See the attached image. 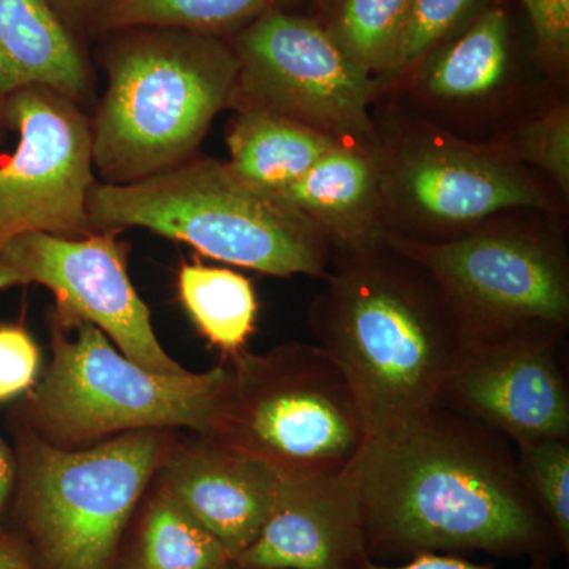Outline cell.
Returning a JSON list of instances; mask_svg holds the SVG:
<instances>
[{"instance_id": "1", "label": "cell", "mask_w": 569, "mask_h": 569, "mask_svg": "<svg viewBox=\"0 0 569 569\" xmlns=\"http://www.w3.org/2000/svg\"><path fill=\"white\" fill-rule=\"evenodd\" d=\"M365 509L369 560L485 552L548 559L556 535L496 430L436 406L370 437L350 468Z\"/></svg>"}, {"instance_id": "2", "label": "cell", "mask_w": 569, "mask_h": 569, "mask_svg": "<svg viewBox=\"0 0 569 569\" xmlns=\"http://www.w3.org/2000/svg\"><path fill=\"white\" fill-rule=\"evenodd\" d=\"M310 307L318 347L350 381L370 437L437 406L448 378L470 353L466 326L421 266L383 242L339 254Z\"/></svg>"}, {"instance_id": "3", "label": "cell", "mask_w": 569, "mask_h": 569, "mask_svg": "<svg viewBox=\"0 0 569 569\" xmlns=\"http://www.w3.org/2000/svg\"><path fill=\"white\" fill-rule=\"evenodd\" d=\"M88 217L92 233L144 228L263 274L328 276L332 244L323 230L219 160H187L132 183L93 182Z\"/></svg>"}, {"instance_id": "4", "label": "cell", "mask_w": 569, "mask_h": 569, "mask_svg": "<svg viewBox=\"0 0 569 569\" xmlns=\"http://www.w3.org/2000/svg\"><path fill=\"white\" fill-rule=\"evenodd\" d=\"M121 33L91 127L93 167L108 183L142 181L187 162L234 100L239 74L233 48L217 37L160 28Z\"/></svg>"}, {"instance_id": "5", "label": "cell", "mask_w": 569, "mask_h": 569, "mask_svg": "<svg viewBox=\"0 0 569 569\" xmlns=\"http://www.w3.org/2000/svg\"><path fill=\"white\" fill-rule=\"evenodd\" d=\"M51 336V365L13 415L51 447L88 448L134 430L216 432L230 365L182 376L152 372L116 350L99 328L58 307Z\"/></svg>"}, {"instance_id": "6", "label": "cell", "mask_w": 569, "mask_h": 569, "mask_svg": "<svg viewBox=\"0 0 569 569\" xmlns=\"http://www.w3.org/2000/svg\"><path fill=\"white\" fill-rule=\"evenodd\" d=\"M17 479L3 530L36 569H112L138 500L171 445L134 430L81 449L51 447L13 419Z\"/></svg>"}, {"instance_id": "7", "label": "cell", "mask_w": 569, "mask_h": 569, "mask_svg": "<svg viewBox=\"0 0 569 569\" xmlns=\"http://www.w3.org/2000/svg\"><path fill=\"white\" fill-rule=\"evenodd\" d=\"M212 440L263 463L279 481L350 470L370 438L361 403L323 348L288 342L230 359Z\"/></svg>"}, {"instance_id": "8", "label": "cell", "mask_w": 569, "mask_h": 569, "mask_svg": "<svg viewBox=\"0 0 569 569\" xmlns=\"http://www.w3.org/2000/svg\"><path fill=\"white\" fill-rule=\"evenodd\" d=\"M385 242L432 277L473 346L531 323L568 328V258L552 236L479 228L447 241H418L388 231Z\"/></svg>"}, {"instance_id": "9", "label": "cell", "mask_w": 569, "mask_h": 569, "mask_svg": "<svg viewBox=\"0 0 569 569\" xmlns=\"http://www.w3.org/2000/svg\"><path fill=\"white\" fill-rule=\"evenodd\" d=\"M236 97L337 141L373 138L372 74L356 66L325 26L274 9L239 33Z\"/></svg>"}, {"instance_id": "10", "label": "cell", "mask_w": 569, "mask_h": 569, "mask_svg": "<svg viewBox=\"0 0 569 569\" xmlns=\"http://www.w3.org/2000/svg\"><path fill=\"white\" fill-rule=\"evenodd\" d=\"M18 146L0 163V246L26 233L91 234L92 132L77 103L52 89H20L2 111Z\"/></svg>"}, {"instance_id": "11", "label": "cell", "mask_w": 569, "mask_h": 569, "mask_svg": "<svg viewBox=\"0 0 569 569\" xmlns=\"http://www.w3.org/2000/svg\"><path fill=\"white\" fill-rule=\"evenodd\" d=\"M116 234L17 236L0 246V291L41 284L56 296L58 309L99 328L137 365L163 376H182L187 370L153 332L151 312L127 274Z\"/></svg>"}, {"instance_id": "12", "label": "cell", "mask_w": 569, "mask_h": 569, "mask_svg": "<svg viewBox=\"0 0 569 569\" xmlns=\"http://www.w3.org/2000/svg\"><path fill=\"white\" fill-rule=\"evenodd\" d=\"M568 328L520 326L471 347L437 406L496 430L516 447L569 440V387L560 348Z\"/></svg>"}, {"instance_id": "13", "label": "cell", "mask_w": 569, "mask_h": 569, "mask_svg": "<svg viewBox=\"0 0 569 569\" xmlns=\"http://www.w3.org/2000/svg\"><path fill=\"white\" fill-rule=\"evenodd\" d=\"M381 181L385 208L391 201L422 228L458 236L498 212L549 208L541 187L503 153L438 138L400 149Z\"/></svg>"}, {"instance_id": "14", "label": "cell", "mask_w": 569, "mask_h": 569, "mask_svg": "<svg viewBox=\"0 0 569 569\" xmlns=\"http://www.w3.org/2000/svg\"><path fill=\"white\" fill-rule=\"evenodd\" d=\"M365 509L350 470L277 482L260 535L233 561L242 569H361Z\"/></svg>"}, {"instance_id": "15", "label": "cell", "mask_w": 569, "mask_h": 569, "mask_svg": "<svg viewBox=\"0 0 569 569\" xmlns=\"http://www.w3.org/2000/svg\"><path fill=\"white\" fill-rule=\"evenodd\" d=\"M159 470L160 488L197 519L233 561L263 529L279 482L263 463L203 436L181 448L171 447Z\"/></svg>"}, {"instance_id": "16", "label": "cell", "mask_w": 569, "mask_h": 569, "mask_svg": "<svg viewBox=\"0 0 569 569\" xmlns=\"http://www.w3.org/2000/svg\"><path fill=\"white\" fill-rule=\"evenodd\" d=\"M279 197L321 228L339 254L370 252L385 242L381 164L359 144L337 142Z\"/></svg>"}, {"instance_id": "17", "label": "cell", "mask_w": 569, "mask_h": 569, "mask_svg": "<svg viewBox=\"0 0 569 569\" xmlns=\"http://www.w3.org/2000/svg\"><path fill=\"white\" fill-rule=\"evenodd\" d=\"M32 86L77 100L88 86L81 52L44 0H0V126L11 93Z\"/></svg>"}, {"instance_id": "18", "label": "cell", "mask_w": 569, "mask_h": 569, "mask_svg": "<svg viewBox=\"0 0 569 569\" xmlns=\"http://www.w3.org/2000/svg\"><path fill=\"white\" fill-rule=\"evenodd\" d=\"M337 141L305 123L261 110L242 107L228 133L230 170L239 179L263 190L280 194L305 178Z\"/></svg>"}, {"instance_id": "19", "label": "cell", "mask_w": 569, "mask_h": 569, "mask_svg": "<svg viewBox=\"0 0 569 569\" xmlns=\"http://www.w3.org/2000/svg\"><path fill=\"white\" fill-rule=\"evenodd\" d=\"M509 21L501 9H489L448 43L422 71L421 89L447 102L481 99L507 77Z\"/></svg>"}, {"instance_id": "20", "label": "cell", "mask_w": 569, "mask_h": 569, "mask_svg": "<svg viewBox=\"0 0 569 569\" xmlns=\"http://www.w3.org/2000/svg\"><path fill=\"white\" fill-rule=\"evenodd\" d=\"M179 296L197 328L228 359L246 350L258 313L249 279L227 268L186 264L179 272Z\"/></svg>"}, {"instance_id": "21", "label": "cell", "mask_w": 569, "mask_h": 569, "mask_svg": "<svg viewBox=\"0 0 569 569\" xmlns=\"http://www.w3.org/2000/svg\"><path fill=\"white\" fill-rule=\"evenodd\" d=\"M280 0H108L96 24L104 32L127 29H178L217 37L246 29Z\"/></svg>"}, {"instance_id": "22", "label": "cell", "mask_w": 569, "mask_h": 569, "mask_svg": "<svg viewBox=\"0 0 569 569\" xmlns=\"http://www.w3.org/2000/svg\"><path fill=\"white\" fill-rule=\"evenodd\" d=\"M230 553L162 488L141 523L126 569H228Z\"/></svg>"}, {"instance_id": "23", "label": "cell", "mask_w": 569, "mask_h": 569, "mask_svg": "<svg viewBox=\"0 0 569 569\" xmlns=\"http://www.w3.org/2000/svg\"><path fill=\"white\" fill-rule=\"evenodd\" d=\"M331 3L335 11L325 28L340 50L367 73H387L406 28L411 0H332Z\"/></svg>"}, {"instance_id": "24", "label": "cell", "mask_w": 569, "mask_h": 569, "mask_svg": "<svg viewBox=\"0 0 569 569\" xmlns=\"http://www.w3.org/2000/svg\"><path fill=\"white\" fill-rule=\"evenodd\" d=\"M520 477L556 535L561 552H569V440L550 438L516 447Z\"/></svg>"}, {"instance_id": "25", "label": "cell", "mask_w": 569, "mask_h": 569, "mask_svg": "<svg viewBox=\"0 0 569 569\" xmlns=\"http://www.w3.org/2000/svg\"><path fill=\"white\" fill-rule=\"evenodd\" d=\"M475 0H411L406 28L389 63V78L413 69L466 20Z\"/></svg>"}, {"instance_id": "26", "label": "cell", "mask_w": 569, "mask_h": 569, "mask_svg": "<svg viewBox=\"0 0 569 569\" xmlns=\"http://www.w3.org/2000/svg\"><path fill=\"white\" fill-rule=\"evenodd\" d=\"M515 153L535 164L569 193V110L567 104L527 122L515 140Z\"/></svg>"}, {"instance_id": "27", "label": "cell", "mask_w": 569, "mask_h": 569, "mask_svg": "<svg viewBox=\"0 0 569 569\" xmlns=\"http://www.w3.org/2000/svg\"><path fill=\"white\" fill-rule=\"evenodd\" d=\"M40 348L20 325H0V403L26 396L37 385Z\"/></svg>"}, {"instance_id": "28", "label": "cell", "mask_w": 569, "mask_h": 569, "mask_svg": "<svg viewBox=\"0 0 569 569\" xmlns=\"http://www.w3.org/2000/svg\"><path fill=\"white\" fill-rule=\"evenodd\" d=\"M537 39L541 61L563 70L569 59V0H522Z\"/></svg>"}, {"instance_id": "29", "label": "cell", "mask_w": 569, "mask_h": 569, "mask_svg": "<svg viewBox=\"0 0 569 569\" xmlns=\"http://www.w3.org/2000/svg\"><path fill=\"white\" fill-rule=\"evenodd\" d=\"M361 569H493L486 565H477L473 561L460 559V557L449 556V553H426V556L415 557L406 563L391 565L378 563V561H367ZM527 569H552V560L535 559L530 560Z\"/></svg>"}, {"instance_id": "30", "label": "cell", "mask_w": 569, "mask_h": 569, "mask_svg": "<svg viewBox=\"0 0 569 569\" xmlns=\"http://www.w3.org/2000/svg\"><path fill=\"white\" fill-rule=\"evenodd\" d=\"M14 479H17V456L0 437V531H3Z\"/></svg>"}, {"instance_id": "31", "label": "cell", "mask_w": 569, "mask_h": 569, "mask_svg": "<svg viewBox=\"0 0 569 569\" xmlns=\"http://www.w3.org/2000/svg\"><path fill=\"white\" fill-rule=\"evenodd\" d=\"M44 2L62 21L63 18L81 20V18L92 17V14L96 20L97 14L100 13L108 0H44Z\"/></svg>"}, {"instance_id": "32", "label": "cell", "mask_w": 569, "mask_h": 569, "mask_svg": "<svg viewBox=\"0 0 569 569\" xmlns=\"http://www.w3.org/2000/svg\"><path fill=\"white\" fill-rule=\"evenodd\" d=\"M0 569H36L21 542L7 530L0 531Z\"/></svg>"}, {"instance_id": "33", "label": "cell", "mask_w": 569, "mask_h": 569, "mask_svg": "<svg viewBox=\"0 0 569 569\" xmlns=\"http://www.w3.org/2000/svg\"><path fill=\"white\" fill-rule=\"evenodd\" d=\"M318 2H320V6L326 7V6H329V3L332 2V0H318Z\"/></svg>"}, {"instance_id": "34", "label": "cell", "mask_w": 569, "mask_h": 569, "mask_svg": "<svg viewBox=\"0 0 569 569\" xmlns=\"http://www.w3.org/2000/svg\"><path fill=\"white\" fill-rule=\"evenodd\" d=\"M228 569H242V568L236 567V565L233 563V565H231V567H230V568H228Z\"/></svg>"}]
</instances>
